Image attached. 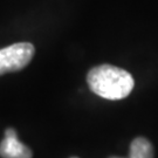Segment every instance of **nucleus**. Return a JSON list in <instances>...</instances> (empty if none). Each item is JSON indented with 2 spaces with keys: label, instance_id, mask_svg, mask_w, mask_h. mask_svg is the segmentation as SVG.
Listing matches in <instances>:
<instances>
[{
  "label": "nucleus",
  "instance_id": "5",
  "mask_svg": "<svg viewBox=\"0 0 158 158\" xmlns=\"http://www.w3.org/2000/svg\"><path fill=\"white\" fill-rule=\"evenodd\" d=\"M109 158H121V157H109Z\"/></svg>",
  "mask_w": 158,
  "mask_h": 158
},
{
  "label": "nucleus",
  "instance_id": "3",
  "mask_svg": "<svg viewBox=\"0 0 158 158\" xmlns=\"http://www.w3.org/2000/svg\"><path fill=\"white\" fill-rule=\"evenodd\" d=\"M1 158H32V151L28 147L19 142L14 129L5 131V138L0 143Z\"/></svg>",
  "mask_w": 158,
  "mask_h": 158
},
{
  "label": "nucleus",
  "instance_id": "1",
  "mask_svg": "<svg viewBox=\"0 0 158 158\" xmlns=\"http://www.w3.org/2000/svg\"><path fill=\"white\" fill-rule=\"evenodd\" d=\"M87 82L93 93L107 100H122L134 89V77L122 68L101 64L89 70Z\"/></svg>",
  "mask_w": 158,
  "mask_h": 158
},
{
  "label": "nucleus",
  "instance_id": "4",
  "mask_svg": "<svg viewBox=\"0 0 158 158\" xmlns=\"http://www.w3.org/2000/svg\"><path fill=\"white\" fill-rule=\"evenodd\" d=\"M129 158H153V149L147 138L137 137L130 145Z\"/></svg>",
  "mask_w": 158,
  "mask_h": 158
},
{
  "label": "nucleus",
  "instance_id": "6",
  "mask_svg": "<svg viewBox=\"0 0 158 158\" xmlns=\"http://www.w3.org/2000/svg\"><path fill=\"white\" fill-rule=\"evenodd\" d=\"M73 158H77V157H73Z\"/></svg>",
  "mask_w": 158,
  "mask_h": 158
},
{
  "label": "nucleus",
  "instance_id": "2",
  "mask_svg": "<svg viewBox=\"0 0 158 158\" xmlns=\"http://www.w3.org/2000/svg\"><path fill=\"white\" fill-rule=\"evenodd\" d=\"M34 52V46L28 42H19L0 49V75L21 70L31 62Z\"/></svg>",
  "mask_w": 158,
  "mask_h": 158
}]
</instances>
